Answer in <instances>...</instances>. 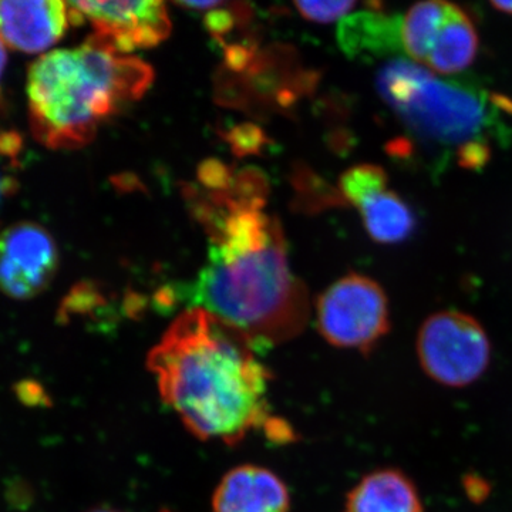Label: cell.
Returning a JSON list of instances; mask_svg holds the SVG:
<instances>
[{"label": "cell", "mask_w": 512, "mask_h": 512, "mask_svg": "<svg viewBox=\"0 0 512 512\" xmlns=\"http://www.w3.org/2000/svg\"><path fill=\"white\" fill-rule=\"evenodd\" d=\"M295 6L303 18L311 22L332 23L345 16L348 18L356 2H298Z\"/></svg>", "instance_id": "cell-18"}, {"label": "cell", "mask_w": 512, "mask_h": 512, "mask_svg": "<svg viewBox=\"0 0 512 512\" xmlns=\"http://www.w3.org/2000/svg\"><path fill=\"white\" fill-rule=\"evenodd\" d=\"M288 487L265 467L239 466L222 478L212 497L214 512H289Z\"/></svg>", "instance_id": "cell-10"}, {"label": "cell", "mask_w": 512, "mask_h": 512, "mask_svg": "<svg viewBox=\"0 0 512 512\" xmlns=\"http://www.w3.org/2000/svg\"><path fill=\"white\" fill-rule=\"evenodd\" d=\"M495 9L500 10V12L508 13V15H512V2H501V0H497V2L491 3Z\"/></svg>", "instance_id": "cell-21"}, {"label": "cell", "mask_w": 512, "mask_h": 512, "mask_svg": "<svg viewBox=\"0 0 512 512\" xmlns=\"http://www.w3.org/2000/svg\"><path fill=\"white\" fill-rule=\"evenodd\" d=\"M387 190V175L382 167L372 164L356 165L340 177L343 197L359 207L367 198Z\"/></svg>", "instance_id": "cell-16"}, {"label": "cell", "mask_w": 512, "mask_h": 512, "mask_svg": "<svg viewBox=\"0 0 512 512\" xmlns=\"http://www.w3.org/2000/svg\"><path fill=\"white\" fill-rule=\"evenodd\" d=\"M20 138L15 134L0 136V205L12 194L16 180L13 177V163L18 160Z\"/></svg>", "instance_id": "cell-17"}, {"label": "cell", "mask_w": 512, "mask_h": 512, "mask_svg": "<svg viewBox=\"0 0 512 512\" xmlns=\"http://www.w3.org/2000/svg\"><path fill=\"white\" fill-rule=\"evenodd\" d=\"M416 348L424 373L446 387L476 383L491 362V343L483 326L456 311L434 313L424 320Z\"/></svg>", "instance_id": "cell-5"}, {"label": "cell", "mask_w": 512, "mask_h": 512, "mask_svg": "<svg viewBox=\"0 0 512 512\" xmlns=\"http://www.w3.org/2000/svg\"><path fill=\"white\" fill-rule=\"evenodd\" d=\"M345 512H423L419 490L403 471L367 474L346 498Z\"/></svg>", "instance_id": "cell-11"}, {"label": "cell", "mask_w": 512, "mask_h": 512, "mask_svg": "<svg viewBox=\"0 0 512 512\" xmlns=\"http://www.w3.org/2000/svg\"><path fill=\"white\" fill-rule=\"evenodd\" d=\"M73 23L87 20L93 35L121 55L160 45L171 32L165 3L158 0L136 2H70Z\"/></svg>", "instance_id": "cell-7"}, {"label": "cell", "mask_w": 512, "mask_h": 512, "mask_svg": "<svg viewBox=\"0 0 512 512\" xmlns=\"http://www.w3.org/2000/svg\"><path fill=\"white\" fill-rule=\"evenodd\" d=\"M153 69L92 36L74 49L47 52L26 82L30 130L52 150L87 146L104 121L153 83Z\"/></svg>", "instance_id": "cell-3"}, {"label": "cell", "mask_w": 512, "mask_h": 512, "mask_svg": "<svg viewBox=\"0 0 512 512\" xmlns=\"http://www.w3.org/2000/svg\"><path fill=\"white\" fill-rule=\"evenodd\" d=\"M394 26L392 20L377 13L348 16L339 28L340 46L352 56L389 50L393 45L392 35L400 30V25Z\"/></svg>", "instance_id": "cell-15"}, {"label": "cell", "mask_w": 512, "mask_h": 512, "mask_svg": "<svg viewBox=\"0 0 512 512\" xmlns=\"http://www.w3.org/2000/svg\"><path fill=\"white\" fill-rule=\"evenodd\" d=\"M357 208L370 237L382 244L402 242L416 228V218L409 205L392 191L386 190L373 195Z\"/></svg>", "instance_id": "cell-13"}, {"label": "cell", "mask_w": 512, "mask_h": 512, "mask_svg": "<svg viewBox=\"0 0 512 512\" xmlns=\"http://www.w3.org/2000/svg\"><path fill=\"white\" fill-rule=\"evenodd\" d=\"M70 23L69 3L60 0L0 2V39L18 52H45L62 39Z\"/></svg>", "instance_id": "cell-9"}, {"label": "cell", "mask_w": 512, "mask_h": 512, "mask_svg": "<svg viewBox=\"0 0 512 512\" xmlns=\"http://www.w3.org/2000/svg\"><path fill=\"white\" fill-rule=\"evenodd\" d=\"M191 190L197 220L210 237L208 262L187 291L194 308L218 316L256 350L301 335L311 316L308 289L292 274L278 218L265 211L258 171L217 164Z\"/></svg>", "instance_id": "cell-1"}, {"label": "cell", "mask_w": 512, "mask_h": 512, "mask_svg": "<svg viewBox=\"0 0 512 512\" xmlns=\"http://www.w3.org/2000/svg\"><path fill=\"white\" fill-rule=\"evenodd\" d=\"M377 92L413 133L447 146H468L490 124V104L480 92L440 80L407 60H392L377 73Z\"/></svg>", "instance_id": "cell-4"}, {"label": "cell", "mask_w": 512, "mask_h": 512, "mask_svg": "<svg viewBox=\"0 0 512 512\" xmlns=\"http://www.w3.org/2000/svg\"><path fill=\"white\" fill-rule=\"evenodd\" d=\"M456 5L441 0H429L414 5L400 23V45L417 64H426L434 40Z\"/></svg>", "instance_id": "cell-14"}, {"label": "cell", "mask_w": 512, "mask_h": 512, "mask_svg": "<svg viewBox=\"0 0 512 512\" xmlns=\"http://www.w3.org/2000/svg\"><path fill=\"white\" fill-rule=\"evenodd\" d=\"M478 35L463 9L454 8L434 40L424 67L440 74L463 72L476 59Z\"/></svg>", "instance_id": "cell-12"}, {"label": "cell", "mask_w": 512, "mask_h": 512, "mask_svg": "<svg viewBox=\"0 0 512 512\" xmlns=\"http://www.w3.org/2000/svg\"><path fill=\"white\" fill-rule=\"evenodd\" d=\"M6 62H8V55H6V45L0 39V83H2L3 73H5Z\"/></svg>", "instance_id": "cell-20"}, {"label": "cell", "mask_w": 512, "mask_h": 512, "mask_svg": "<svg viewBox=\"0 0 512 512\" xmlns=\"http://www.w3.org/2000/svg\"><path fill=\"white\" fill-rule=\"evenodd\" d=\"M59 268L52 235L35 222H19L0 232V292L28 301L45 292Z\"/></svg>", "instance_id": "cell-8"}, {"label": "cell", "mask_w": 512, "mask_h": 512, "mask_svg": "<svg viewBox=\"0 0 512 512\" xmlns=\"http://www.w3.org/2000/svg\"><path fill=\"white\" fill-rule=\"evenodd\" d=\"M316 322L330 345L365 355L389 333V301L373 279L350 274L319 296Z\"/></svg>", "instance_id": "cell-6"}, {"label": "cell", "mask_w": 512, "mask_h": 512, "mask_svg": "<svg viewBox=\"0 0 512 512\" xmlns=\"http://www.w3.org/2000/svg\"><path fill=\"white\" fill-rule=\"evenodd\" d=\"M15 392L20 402L26 406H46L49 402V397H47L43 386L33 380H22L16 384Z\"/></svg>", "instance_id": "cell-19"}, {"label": "cell", "mask_w": 512, "mask_h": 512, "mask_svg": "<svg viewBox=\"0 0 512 512\" xmlns=\"http://www.w3.org/2000/svg\"><path fill=\"white\" fill-rule=\"evenodd\" d=\"M87 512H123L116 510V508L106 507V505H101V507L92 508V510Z\"/></svg>", "instance_id": "cell-22"}, {"label": "cell", "mask_w": 512, "mask_h": 512, "mask_svg": "<svg viewBox=\"0 0 512 512\" xmlns=\"http://www.w3.org/2000/svg\"><path fill=\"white\" fill-rule=\"evenodd\" d=\"M247 336L200 308L181 313L148 352L161 399L202 441L241 443L264 429L272 373Z\"/></svg>", "instance_id": "cell-2"}]
</instances>
